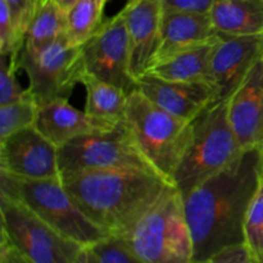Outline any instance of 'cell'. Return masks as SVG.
Instances as JSON below:
<instances>
[{"label":"cell","instance_id":"1","mask_svg":"<svg viewBox=\"0 0 263 263\" xmlns=\"http://www.w3.org/2000/svg\"><path fill=\"white\" fill-rule=\"evenodd\" d=\"M262 166L258 148L244 149L225 170L182 195L194 246L193 262L244 244L247 211L258 189Z\"/></svg>","mask_w":263,"mask_h":263},{"label":"cell","instance_id":"2","mask_svg":"<svg viewBox=\"0 0 263 263\" xmlns=\"http://www.w3.org/2000/svg\"><path fill=\"white\" fill-rule=\"evenodd\" d=\"M67 192L92 221L121 236L174 184L139 168L86 171L62 176Z\"/></svg>","mask_w":263,"mask_h":263},{"label":"cell","instance_id":"3","mask_svg":"<svg viewBox=\"0 0 263 263\" xmlns=\"http://www.w3.org/2000/svg\"><path fill=\"white\" fill-rule=\"evenodd\" d=\"M118 239L145 263H193L194 259L184 199L175 185Z\"/></svg>","mask_w":263,"mask_h":263},{"label":"cell","instance_id":"4","mask_svg":"<svg viewBox=\"0 0 263 263\" xmlns=\"http://www.w3.org/2000/svg\"><path fill=\"white\" fill-rule=\"evenodd\" d=\"M244 152L229 117L228 100H218L193 121L190 143L174 177L182 195L215 176Z\"/></svg>","mask_w":263,"mask_h":263},{"label":"cell","instance_id":"5","mask_svg":"<svg viewBox=\"0 0 263 263\" xmlns=\"http://www.w3.org/2000/svg\"><path fill=\"white\" fill-rule=\"evenodd\" d=\"M0 194L22 203L82 247H94L112 236L84 212L67 192L62 179L27 180L0 171Z\"/></svg>","mask_w":263,"mask_h":263},{"label":"cell","instance_id":"6","mask_svg":"<svg viewBox=\"0 0 263 263\" xmlns=\"http://www.w3.org/2000/svg\"><path fill=\"white\" fill-rule=\"evenodd\" d=\"M125 120L149 164L174 184L176 170L192 139L193 121L162 109L139 90L128 94Z\"/></svg>","mask_w":263,"mask_h":263},{"label":"cell","instance_id":"7","mask_svg":"<svg viewBox=\"0 0 263 263\" xmlns=\"http://www.w3.org/2000/svg\"><path fill=\"white\" fill-rule=\"evenodd\" d=\"M58 163L61 176L118 168L157 172L139 149L125 118L110 131L79 136L59 146Z\"/></svg>","mask_w":263,"mask_h":263},{"label":"cell","instance_id":"8","mask_svg":"<svg viewBox=\"0 0 263 263\" xmlns=\"http://www.w3.org/2000/svg\"><path fill=\"white\" fill-rule=\"evenodd\" d=\"M2 234L31 263H74L84 247L41 220L18 200L0 194Z\"/></svg>","mask_w":263,"mask_h":263},{"label":"cell","instance_id":"9","mask_svg":"<svg viewBox=\"0 0 263 263\" xmlns=\"http://www.w3.org/2000/svg\"><path fill=\"white\" fill-rule=\"evenodd\" d=\"M18 66L27 74V89L39 105L68 100L84 73L81 46L72 45L66 35L36 53L22 49Z\"/></svg>","mask_w":263,"mask_h":263},{"label":"cell","instance_id":"10","mask_svg":"<svg viewBox=\"0 0 263 263\" xmlns=\"http://www.w3.org/2000/svg\"><path fill=\"white\" fill-rule=\"evenodd\" d=\"M81 59L85 73L110 82L127 94L138 90V82L131 73L130 39L122 10L104 21L82 44Z\"/></svg>","mask_w":263,"mask_h":263},{"label":"cell","instance_id":"11","mask_svg":"<svg viewBox=\"0 0 263 263\" xmlns=\"http://www.w3.org/2000/svg\"><path fill=\"white\" fill-rule=\"evenodd\" d=\"M0 171L27 180L62 179L58 146L35 126L0 140Z\"/></svg>","mask_w":263,"mask_h":263},{"label":"cell","instance_id":"12","mask_svg":"<svg viewBox=\"0 0 263 263\" xmlns=\"http://www.w3.org/2000/svg\"><path fill=\"white\" fill-rule=\"evenodd\" d=\"M261 58V35L220 37L211 58V82L218 100L230 99Z\"/></svg>","mask_w":263,"mask_h":263},{"label":"cell","instance_id":"13","mask_svg":"<svg viewBox=\"0 0 263 263\" xmlns=\"http://www.w3.org/2000/svg\"><path fill=\"white\" fill-rule=\"evenodd\" d=\"M138 90L151 102L176 117L194 121L213 103L217 91L208 82H180L159 79L145 72L136 79Z\"/></svg>","mask_w":263,"mask_h":263},{"label":"cell","instance_id":"14","mask_svg":"<svg viewBox=\"0 0 263 263\" xmlns=\"http://www.w3.org/2000/svg\"><path fill=\"white\" fill-rule=\"evenodd\" d=\"M162 0H136L122 9L127 23L131 50V73L135 79L148 72L161 45L163 17Z\"/></svg>","mask_w":263,"mask_h":263},{"label":"cell","instance_id":"15","mask_svg":"<svg viewBox=\"0 0 263 263\" xmlns=\"http://www.w3.org/2000/svg\"><path fill=\"white\" fill-rule=\"evenodd\" d=\"M118 122L95 117L61 99L39 105L35 127L59 148L79 136L110 131Z\"/></svg>","mask_w":263,"mask_h":263},{"label":"cell","instance_id":"16","mask_svg":"<svg viewBox=\"0 0 263 263\" xmlns=\"http://www.w3.org/2000/svg\"><path fill=\"white\" fill-rule=\"evenodd\" d=\"M229 117L244 149L263 141V59L261 58L238 90L228 99Z\"/></svg>","mask_w":263,"mask_h":263},{"label":"cell","instance_id":"17","mask_svg":"<svg viewBox=\"0 0 263 263\" xmlns=\"http://www.w3.org/2000/svg\"><path fill=\"white\" fill-rule=\"evenodd\" d=\"M218 39L220 36L213 28L210 13L163 9L161 45L154 63L182 50L216 41Z\"/></svg>","mask_w":263,"mask_h":263},{"label":"cell","instance_id":"18","mask_svg":"<svg viewBox=\"0 0 263 263\" xmlns=\"http://www.w3.org/2000/svg\"><path fill=\"white\" fill-rule=\"evenodd\" d=\"M210 15L220 37L263 32V0H216Z\"/></svg>","mask_w":263,"mask_h":263},{"label":"cell","instance_id":"19","mask_svg":"<svg viewBox=\"0 0 263 263\" xmlns=\"http://www.w3.org/2000/svg\"><path fill=\"white\" fill-rule=\"evenodd\" d=\"M218 40L186 49L163 61L157 62L148 69V73L170 81L208 82L212 85L211 58L213 48Z\"/></svg>","mask_w":263,"mask_h":263},{"label":"cell","instance_id":"20","mask_svg":"<svg viewBox=\"0 0 263 263\" xmlns=\"http://www.w3.org/2000/svg\"><path fill=\"white\" fill-rule=\"evenodd\" d=\"M67 32V10L57 0H46L31 18L23 50L36 53Z\"/></svg>","mask_w":263,"mask_h":263},{"label":"cell","instance_id":"21","mask_svg":"<svg viewBox=\"0 0 263 263\" xmlns=\"http://www.w3.org/2000/svg\"><path fill=\"white\" fill-rule=\"evenodd\" d=\"M80 84L86 91L85 110L89 115L110 121L125 118L128 94L121 87L89 73H82Z\"/></svg>","mask_w":263,"mask_h":263},{"label":"cell","instance_id":"22","mask_svg":"<svg viewBox=\"0 0 263 263\" xmlns=\"http://www.w3.org/2000/svg\"><path fill=\"white\" fill-rule=\"evenodd\" d=\"M107 0H77L67 10V32L69 43L81 46L100 27Z\"/></svg>","mask_w":263,"mask_h":263},{"label":"cell","instance_id":"23","mask_svg":"<svg viewBox=\"0 0 263 263\" xmlns=\"http://www.w3.org/2000/svg\"><path fill=\"white\" fill-rule=\"evenodd\" d=\"M39 104L32 95L9 104L0 105V140L21 130L35 126Z\"/></svg>","mask_w":263,"mask_h":263},{"label":"cell","instance_id":"24","mask_svg":"<svg viewBox=\"0 0 263 263\" xmlns=\"http://www.w3.org/2000/svg\"><path fill=\"white\" fill-rule=\"evenodd\" d=\"M244 244L253 263L263 259V172L258 189L247 211L244 222Z\"/></svg>","mask_w":263,"mask_h":263},{"label":"cell","instance_id":"25","mask_svg":"<svg viewBox=\"0 0 263 263\" xmlns=\"http://www.w3.org/2000/svg\"><path fill=\"white\" fill-rule=\"evenodd\" d=\"M25 46V35L18 31L5 0H0V54L20 68L18 59Z\"/></svg>","mask_w":263,"mask_h":263},{"label":"cell","instance_id":"26","mask_svg":"<svg viewBox=\"0 0 263 263\" xmlns=\"http://www.w3.org/2000/svg\"><path fill=\"white\" fill-rule=\"evenodd\" d=\"M18 67L2 55L0 58V105L17 102L30 95L28 89H23L17 81Z\"/></svg>","mask_w":263,"mask_h":263},{"label":"cell","instance_id":"27","mask_svg":"<svg viewBox=\"0 0 263 263\" xmlns=\"http://www.w3.org/2000/svg\"><path fill=\"white\" fill-rule=\"evenodd\" d=\"M92 248L97 253L99 263H145L116 236H109L105 240L95 244Z\"/></svg>","mask_w":263,"mask_h":263},{"label":"cell","instance_id":"28","mask_svg":"<svg viewBox=\"0 0 263 263\" xmlns=\"http://www.w3.org/2000/svg\"><path fill=\"white\" fill-rule=\"evenodd\" d=\"M5 2L9 7L18 31L26 36V30L31 18L46 0H5Z\"/></svg>","mask_w":263,"mask_h":263},{"label":"cell","instance_id":"29","mask_svg":"<svg viewBox=\"0 0 263 263\" xmlns=\"http://www.w3.org/2000/svg\"><path fill=\"white\" fill-rule=\"evenodd\" d=\"M194 263H253V259L246 244H239L222 249L205 261Z\"/></svg>","mask_w":263,"mask_h":263},{"label":"cell","instance_id":"30","mask_svg":"<svg viewBox=\"0 0 263 263\" xmlns=\"http://www.w3.org/2000/svg\"><path fill=\"white\" fill-rule=\"evenodd\" d=\"M216 0H162L164 9L187 10V12L210 13Z\"/></svg>","mask_w":263,"mask_h":263},{"label":"cell","instance_id":"31","mask_svg":"<svg viewBox=\"0 0 263 263\" xmlns=\"http://www.w3.org/2000/svg\"><path fill=\"white\" fill-rule=\"evenodd\" d=\"M0 263H31L8 240L7 236L2 234V243H0Z\"/></svg>","mask_w":263,"mask_h":263},{"label":"cell","instance_id":"32","mask_svg":"<svg viewBox=\"0 0 263 263\" xmlns=\"http://www.w3.org/2000/svg\"><path fill=\"white\" fill-rule=\"evenodd\" d=\"M74 263H99V261L92 247H84Z\"/></svg>","mask_w":263,"mask_h":263},{"label":"cell","instance_id":"33","mask_svg":"<svg viewBox=\"0 0 263 263\" xmlns=\"http://www.w3.org/2000/svg\"><path fill=\"white\" fill-rule=\"evenodd\" d=\"M57 2L59 3V5H61V7H63L66 10H68L69 8H71L72 5L77 2V0H57Z\"/></svg>","mask_w":263,"mask_h":263},{"label":"cell","instance_id":"34","mask_svg":"<svg viewBox=\"0 0 263 263\" xmlns=\"http://www.w3.org/2000/svg\"><path fill=\"white\" fill-rule=\"evenodd\" d=\"M257 148L259 149V152H261V154H262V158H263V141H262L261 144H259L258 146H257Z\"/></svg>","mask_w":263,"mask_h":263},{"label":"cell","instance_id":"35","mask_svg":"<svg viewBox=\"0 0 263 263\" xmlns=\"http://www.w3.org/2000/svg\"><path fill=\"white\" fill-rule=\"evenodd\" d=\"M261 37H262V59H263V32L261 33Z\"/></svg>","mask_w":263,"mask_h":263},{"label":"cell","instance_id":"36","mask_svg":"<svg viewBox=\"0 0 263 263\" xmlns=\"http://www.w3.org/2000/svg\"><path fill=\"white\" fill-rule=\"evenodd\" d=\"M134 2H136V0H127V3H134Z\"/></svg>","mask_w":263,"mask_h":263},{"label":"cell","instance_id":"37","mask_svg":"<svg viewBox=\"0 0 263 263\" xmlns=\"http://www.w3.org/2000/svg\"><path fill=\"white\" fill-rule=\"evenodd\" d=\"M257 263H263V259H262V261H259V262H257Z\"/></svg>","mask_w":263,"mask_h":263},{"label":"cell","instance_id":"38","mask_svg":"<svg viewBox=\"0 0 263 263\" xmlns=\"http://www.w3.org/2000/svg\"><path fill=\"white\" fill-rule=\"evenodd\" d=\"M262 172H263V166H262Z\"/></svg>","mask_w":263,"mask_h":263}]
</instances>
